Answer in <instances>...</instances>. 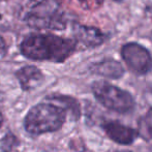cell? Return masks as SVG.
Wrapping results in <instances>:
<instances>
[{"instance_id": "cell-12", "label": "cell", "mask_w": 152, "mask_h": 152, "mask_svg": "<svg viewBox=\"0 0 152 152\" xmlns=\"http://www.w3.org/2000/svg\"><path fill=\"white\" fill-rule=\"evenodd\" d=\"M20 144V140L12 132H8L0 140V149L2 152H14Z\"/></svg>"}, {"instance_id": "cell-13", "label": "cell", "mask_w": 152, "mask_h": 152, "mask_svg": "<svg viewBox=\"0 0 152 152\" xmlns=\"http://www.w3.org/2000/svg\"><path fill=\"white\" fill-rule=\"evenodd\" d=\"M6 52H7V46H6L5 40L3 39V37L0 36V58L5 56Z\"/></svg>"}, {"instance_id": "cell-3", "label": "cell", "mask_w": 152, "mask_h": 152, "mask_svg": "<svg viewBox=\"0 0 152 152\" xmlns=\"http://www.w3.org/2000/svg\"><path fill=\"white\" fill-rule=\"evenodd\" d=\"M25 22L36 30H64L67 18L60 0H42L26 14Z\"/></svg>"}, {"instance_id": "cell-17", "label": "cell", "mask_w": 152, "mask_h": 152, "mask_svg": "<svg viewBox=\"0 0 152 152\" xmlns=\"http://www.w3.org/2000/svg\"><path fill=\"white\" fill-rule=\"evenodd\" d=\"M30 1H38L39 2V1H42V0H30Z\"/></svg>"}, {"instance_id": "cell-2", "label": "cell", "mask_w": 152, "mask_h": 152, "mask_svg": "<svg viewBox=\"0 0 152 152\" xmlns=\"http://www.w3.org/2000/svg\"><path fill=\"white\" fill-rule=\"evenodd\" d=\"M66 110L55 102H39L25 115L23 125L27 134L40 136L61 129L66 120Z\"/></svg>"}, {"instance_id": "cell-7", "label": "cell", "mask_w": 152, "mask_h": 152, "mask_svg": "<svg viewBox=\"0 0 152 152\" xmlns=\"http://www.w3.org/2000/svg\"><path fill=\"white\" fill-rule=\"evenodd\" d=\"M75 39L81 42L86 48H97L102 46L107 39V36L102 30L93 26H87L79 23H75L72 26Z\"/></svg>"}, {"instance_id": "cell-15", "label": "cell", "mask_w": 152, "mask_h": 152, "mask_svg": "<svg viewBox=\"0 0 152 152\" xmlns=\"http://www.w3.org/2000/svg\"><path fill=\"white\" fill-rule=\"evenodd\" d=\"M79 2H81V3H85V2L87 1V0H78Z\"/></svg>"}, {"instance_id": "cell-16", "label": "cell", "mask_w": 152, "mask_h": 152, "mask_svg": "<svg viewBox=\"0 0 152 152\" xmlns=\"http://www.w3.org/2000/svg\"><path fill=\"white\" fill-rule=\"evenodd\" d=\"M115 152H132V151H128V150H122V151H115Z\"/></svg>"}, {"instance_id": "cell-6", "label": "cell", "mask_w": 152, "mask_h": 152, "mask_svg": "<svg viewBox=\"0 0 152 152\" xmlns=\"http://www.w3.org/2000/svg\"><path fill=\"white\" fill-rule=\"evenodd\" d=\"M102 128L111 141L119 145H132L140 137L138 129L116 120L104 121Z\"/></svg>"}, {"instance_id": "cell-9", "label": "cell", "mask_w": 152, "mask_h": 152, "mask_svg": "<svg viewBox=\"0 0 152 152\" xmlns=\"http://www.w3.org/2000/svg\"><path fill=\"white\" fill-rule=\"evenodd\" d=\"M90 70L93 74L111 80H118L125 74L122 64L113 58H104L98 62L92 63Z\"/></svg>"}, {"instance_id": "cell-5", "label": "cell", "mask_w": 152, "mask_h": 152, "mask_svg": "<svg viewBox=\"0 0 152 152\" xmlns=\"http://www.w3.org/2000/svg\"><path fill=\"white\" fill-rule=\"evenodd\" d=\"M121 57L128 69L138 76H145L152 70V56L144 46L127 42L121 48Z\"/></svg>"}, {"instance_id": "cell-14", "label": "cell", "mask_w": 152, "mask_h": 152, "mask_svg": "<svg viewBox=\"0 0 152 152\" xmlns=\"http://www.w3.org/2000/svg\"><path fill=\"white\" fill-rule=\"evenodd\" d=\"M3 121H4V116H3V113H2L1 108H0V128H1L2 124H3Z\"/></svg>"}, {"instance_id": "cell-1", "label": "cell", "mask_w": 152, "mask_h": 152, "mask_svg": "<svg viewBox=\"0 0 152 152\" xmlns=\"http://www.w3.org/2000/svg\"><path fill=\"white\" fill-rule=\"evenodd\" d=\"M76 39L64 38L53 33H32L20 45L21 54L33 61L62 63L77 50Z\"/></svg>"}, {"instance_id": "cell-18", "label": "cell", "mask_w": 152, "mask_h": 152, "mask_svg": "<svg viewBox=\"0 0 152 152\" xmlns=\"http://www.w3.org/2000/svg\"><path fill=\"white\" fill-rule=\"evenodd\" d=\"M115 1H121V0H115Z\"/></svg>"}, {"instance_id": "cell-11", "label": "cell", "mask_w": 152, "mask_h": 152, "mask_svg": "<svg viewBox=\"0 0 152 152\" xmlns=\"http://www.w3.org/2000/svg\"><path fill=\"white\" fill-rule=\"evenodd\" d=\"M139 136L146 141L152 140V109L147 111L139 121Z\"/></svg>"}, {"instance_id": "cell-10", "label": "cell", "mask_w": 152, "mask_h": 152, "mask_svg": "<svg viewBox=\"0 0 152 152\" xmlns=\"http://www.w3.org/2000/svg\"><path fill=\"white\" fill-rule=\"evenodd\" d=\"M47 100L51 102H56L57 104L61 106L62 108H64L66 110V112H68L70 114V116L75 119L78 120L81 116V107L79 102L75 97L69 95H64V94H59V93H53L51 95H48L46 97Z\"/></svg>"}, {"instance_id": "cell-4", "label": "cell", "mask_w": 152, "mask_h": 152, "mask_svg": "<svg viewBox=\"0 0 152 152\" xmlns=\"http://www.w3.org/2000/svg\"><path fill=\"white\" fill-rule=\"evenodd\" d=\"M94 97L106 109L125 114L136 106L132 95L128 91L117 87L107 81H95L91 85Z\"/></svg>"}, {"instance_id": "cell-8", "label": "cell", "mask_w": 152, "mask_h": 152, "mask_svg": "<svg viewBox=\"0 0 152 152\" xmlns=\"http://www.w3.org/2000/svg\"><path fill=\"white\" fill-rule=\"evenodd\" d=\"M15 77L18 80L21 89L25 92L38 88L45 81L42 72L34 65H25L19 68L15 72Z\"/></svg>"}]
</instances>
